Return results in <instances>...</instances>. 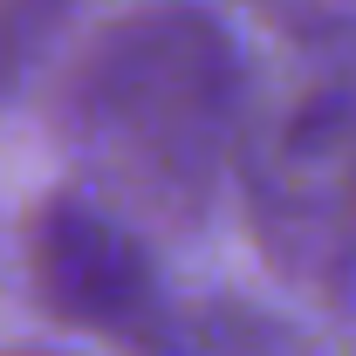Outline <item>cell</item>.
I'll return each mask as SVG.
<instances>
[{
  "mask_svg": "<svg viewBox=\"0 0 356 356\" xmlns=\"http://www.w3.org/2000/svg\"><path fill=\"white\" fill-rule=\"evenodd\" d=\"M76 144L131 206L192 213L240 158L247 69L192 0H151L110 21L76 76Z\"/></svg>",
  "mask_w": 356,
  "mask_h": 356,
  "instance_id": "1",
  "label": "cell"
},
{
  "mask_svg": "<svg viewBox=\"0 0 356 356\" xmlns=\"http://www.w3.org/2000/svg\"><path fill=\"white\" fill-rule=\"evenodd\" d=\"M35 295L62 322L131 343V350H165L172 336L151 254L117 213L83 206V199H62L35 220Z\"/></svg>",
  "mask_w": 356,
  "mask_h": 356,
  "instance_id": "3",
  "label": "cell"
},
{
  "mask_svg": "<svg viewBox=\"0 0 356 356\" xmlns=\"http://www.w3.org/2000/svg\"><path fill=\"white\" fill-rule=\"evenodd\" d=\"M247 226L274 274L309 295H350L356 281V48L309 42L302 69L247 103L240 131Z\"/></svg>",
  "mask_w": 356,
  "mask_h": 356,
  "instance_id": "2",
  "label": "cell"
}]
</instances>
